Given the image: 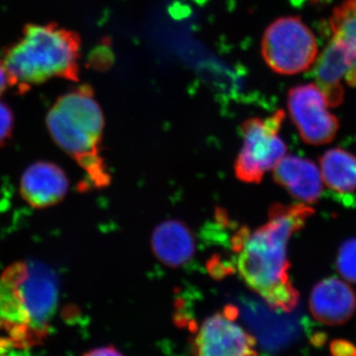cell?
<instances>
[{
	"mask_svg": "<svg viewBox=\"0 0 356 356\" xmlns=\"http://www.w3.org/2000/svg\"><path fill=\"white\" fill-rule=\"evenodd\" d=\"M314 214L306 203L274 204L266 224L254 232L241 229L233 238L238 274L274 310L288 313L298 305L299 292L288 273V243Z\"/></svg>",
	"mask_w": 356,
	"mask_h": 356,
	"instance_id": "cell-1",
	"label": "cell"
},
{
	"mask_svg": "<svg viewBox=\"0 0 356 356\" xmlns=\"http://www.w3.org/2000/svg\"><path fill=\"white\" fill-rule=\"evenodd\" d=\"M81 40L57 23L24 26L22 36L2 54L11 86L20 95L51 79L79 81Z\"/></svg>",
	"mask_w": 356,
	"mask_h": 356,
	"instance_id": "cell-2",
	"label": "cell"
},
{
	"mask_svg": "<svg viewBox=\"0 0 356 356\" xmlns=\"http://www.w3.org/2000/svg\"><path fill=\"white\" fill-rule=\"evenodd\" d=\"M51 137L79 163L97 188L108 186L111 175L102 158L104 116L95 91L83 84L60 96L47 115Z\"/></svg>",
	"mask_w": 356,
	"mask_h": 356,
	"instance_id": "cell-3",
	"label": "cell"
},
{
	"mask_svg": "<svg viewBox=\"0 0 356 356\" xmlns=\"http://www.w3.org/2000/svg\"><path fill=\"white\" fill-rule=\"evenodd\" d=\"M264 62L277 74L292 76L310 69L318 58L313 32L299 17L278 18L262 37Z\"/></svg>",
	"mask_w": 356,
	"mask_h": 356,
	"instance_id": "cell-4",
	"label": "cell"
},
{
	"mask_svg": "<svg viewBox=\"0 0 356 356\" xmlns=\"http://www.w3.org/2000/svg\"><path fill=\"white\" fill-rule=\"evenodd\" d=\"M285 114L282 110L266 119L252 118L242 125L243 147L236 159V177L247 184H259L266 172L284 158L287 147L280 137Z\"/></svg>",
	"mask_w": 356,
	"mask_h": 356,
	"instance_id": "cell-5",
	"label": "cell"
},
{
	"mask_svg": "<svg viewBox=\"0 0 356 356\" xmlns=\"http://www.w3.org/2000/svg\"><path fill=\"white\" fill-rule=\"evenodd\" d=\"M19 289L29 318L33 344L48 334L58 303V282L53 270L41 261H22Z\"/></svg>",
	"mask_w": 356,
	"mask_h": 356,
	"instance_id": "cell-6",
	"label": "cell"
},
{
	"mask_svg": "<svg viewBox=\"0 0 356 356\" xmlns=\"http://www.w3.org/2000/svg\"><path fill=\"white\" fill-rule=\"evenodd\" d=\"M287 106L293 123L306 144L323 146L336 138L339 120L327 109L329 103L317 84H303L290 89Z\"/></svg>",
	"mask_w": 356,
	"mask_h": 356,
	"instance_id": "cell-7",
	"label": "cell"
},
{
	"mask_svg": "<svg viewBox=\"0 0 356 356\" xmlns=\"http://www.w3.org/2000/svg\"><path fill=\"white\" fill-rule=\"evenodd\" d=\"M238 309L229 305L206 318L192 341V353L203 356L257 355V341L236 324Z\"/></svg>",
	"mask_w": 356,
	"mask_h": 356,
	"instance_id": "cell-8",
	"label": "cell"
},
{
	"mask_svg": "<svg viewBox=\"0 0 356 356\" xmlns=\"http://www.w3.org/2000/svg\"><path fill=\"white\" fill-rule=\"evenodd\" d=\"M69 191V179L62 168L40 161L26 168L20 180V193L33 208L44 209L62 202Z\"/></svg>",
	"mask_w": 356,
	"mask_h": 356,
	"instance_id": "cell-9",
	"label": "cell"
},
{
	"mask_svg": "<svg viewBox=\"0 0 356 356\" xmlns=\"http://www.w3.org/2000/svg\"><path fill=\"white\" fill-rule=\"evenodd\" d=\"M309 309L314 318L322 324H346L355 316L356 293L346 281L325 278L312 290Z\"/></svg>",
	"mask_w": 356,
	"mask_h": 356,
	"instance_id": "cell-10",
	"label": "cell"
},
{
	"mask_svg": "<svg viewBox=\"0 0 356 356\" xmlns=\"http://www.w3.org/2000/svg\"><path fill=\"white\" fill-rule=\"evenodd\" d=\"M273 177L276 184L302 203L317 202L322 195V173L311 159L285 156L273 168Z\"/></svg>",
	"mask_w": 356,
	"mask_h": 356,
	"instance_id": "cell-11",
	"label": "cell"
},
{
	"mask_svg": "<svg viewBox=\"0 0 356 356\" xmlns=\"http://www.w3.org/2000/svg\"><path fill=\"white\" fill-rule=\"evenodd\" d=\"M315 77L331 107L339 106L343 102V79L350 86H356L355 67L348 62L341 46L332 40L316 60Z\"/></svg>",
	"mask_w": 356,
	"mask_h": 356,
	"instance_id": "cell-12",
	"label": "cell"
},
{
	"mask_svg": "<svg viewBox=\"0 0 356 356\" xmlns=\"http://www.w3.org/2000/svg\"><path fill=\"white\" fill-rule=\"evenodd\" d=\"M152 248L159 261L170 267L188 264L195 254V240L184 222H161L152 235Z\"/></svg>",
	"mask_w": 356,
	"mask_h": 356,
	"instance_id": "cell-13",
	"label": "cell"
},
{
	"mask_svg": "<svg viewBox=\"0 0 356 356\" xmlns=\"http://www.w3.org/2000/svg\"><path fill=\"white\" fill-rule=\"evenodd\" d=\"M323 181L332 191L350 193L356 191V156L346 149H329L320 159Z\"/></svg>",
	"mask_w": 356,
	"mask_h": 356,
	"instance_id": "cell-14",
	"label": "cell"
},
{
	"mask_svg": "<svg viewBox=\"0 0 356 356\" xmlns=\"http://www.w3.org/2000/svg\"><path fill=\"white\" fill-rule=\"evenodd\" d=\"M332 41L343 49L350 65L356 69V0H346L332 11Z\"/></svg>",
	"mask_w": 356,
	"mask_h": 356,
	"instance_id": "cell-15",
	"label": "cell"
},
{
	"mask_svg": "<svg viewBox=\"0 0 356 356\" xmlns=\"http://www.w3.org/2000/svg\"><path fill=\"white\" fill-rule=\"evenodd\" d=\"M337 271L348 282L356 283V238H350L339 248Z\"/></svg>",
	"mask_w": 356,
	"mask_h": 356,
	"instance_id": "cell-16",
	"label": "cell"
},
{
	"mask_svg": "<svg viewBox=\"0 0 356 356\" xmlns=\"http://www.w3.org/2000/svg\"><path fill=\"white\" fill-rule=\"evenodd\" d=\"M14 114L6 103L0 102V147H3L13 137Z\"/></svg>",
	"mask_w": 356,
	"mask_h": 356,
	"instance_id": "cell-17",
	"label": "cell"
},
{
	"mask_svg": "<svg viewBox=\"0 0 356 356\" xmlns=\"http://www.w3.org/2000/svg\"><path fill=\"white\" fill-rule=\"evenodd\" d=\"M330 351L332 355H356V346L346 339H334L330 344Z\"/></svg>",
	"mask_w": 356,
	"mask_h": 356,
	"instance_id": "cell-18",
	"label": "cell"
},
{
	"mask_svg": "<svg viewBox=\"0 0 356 356\" xmlns=\"http://www.w3.org/2000/svg\"><path fill=\"white\" fill-rule=\"evenodd\" d=\"M9 88H13L10 76H9L8 72H7L3 62H2V60H0V96L3 95Z\"/></svg>",
	"mask_w": 356,
	"mask_h": 356,
	"instance_id": "cell-19",
	"label": "cell"
},
{
	"mask_svg": "<svg viewBox=\"0 0 356 356\" xmlns=\"http://www.w3.org/2000/svg\"><path fill=\"white\" fill-rule=\"evenodd\" d=\"M86 355H93V356H102V355H120L121 353L114 346H103V348H96V350H92L88 351V353H86Z\"/></svg>",
	"mask_w": 356,
	"mask_h": 356,
	"instance_id": "cell-20",
	"label": "cell"
},
{
	"mask_svg": "<svg viewBox=\"0 0 356 356\" xmlns=\"http://www.w3.org/2000/svg\"><path fill=\"white\" fill-rule=\"evenodd\" d=\"M295 1H301V0H295Z\"/></svg>",
	"mask_w": 356,
	"mask_h": 356,
	"instance_id": "cell-21",
	"label": "cell"
}]
</instances>
